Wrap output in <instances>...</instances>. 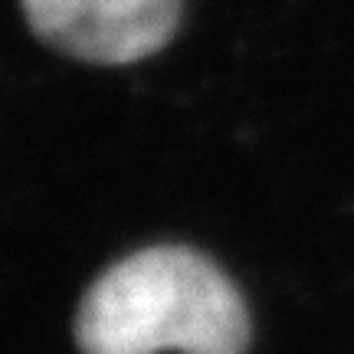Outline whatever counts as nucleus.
<instances>
[{"label":"nucleus","mask_w":354,"mask_h":354,"mask_svg":"<svg viewBox=\"0 0 354 354\" xmlns=\"http://www.w3.org/2000/svg\"><path fill=\"white\" fill-rule=\"evenodd\" d=\"M76 342L82 354H243L250 315L210 259L184 246H151L92 282Z\"/></svg>","instance_id":"obj_1"},{"label":"nucleus","mask_w":354,"mask_h":354,"mask_svg":"<svg viewBox=\"0 0 354 354\" xmlns=\"http://www.w3.org/2000/svg\"><path fill=\"white\" fill-rule=\"evenodd\" d=\"M43 43L99 66H128L165 46L180 0H24Z\"/></svg>","instance_id":"obj_2"}]
</instances>
